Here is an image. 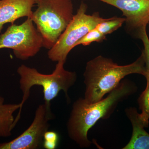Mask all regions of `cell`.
<instances>
[{"label": "cell", "instance_id": "cell-5", "mask_svg": "<svg viewBox=\"0 0 149 149\" xmlns=\"http://www.w3.org/2000/svg\"><path fill=\"white\" fill-rule=\"evenodd\" d=\"M88 8L87 4L81 2L66 29L48 51V58L52 61L65 62L68 54L75 47L77 42L99 23L105 20L106 18L100 16L99 12L88 14Z\"/></svg>", "mask_w": 149, "mask_h": 149}, {"label": "cell", "instance_id": "cell-12", "mask_svg": "<svg viewBox=\"0 0 149 149\" xmlns=\"http://www.w3.org/2000/svg\"><path fill=\"white\" fill-rule=\"evenodd\" d=\"M147 85L138 99V104L139 109L141 110V113H139V117L145 125L148 128L149 124V77L146 76Z\"/></svg>", "mask_w": 149, "mask_h": 149}, {"label": "cell", "instance_id": "cell-17", "mask_svg": "<svg viewBox=\"0 0 149 149\" xmlns=\"http://www.w3.org/2000/svg\"></svg>", "mask_w": 149, "mask_h": 149}, {"label": "cell", "instance_id": "cell-8", "mask_svg": "<svg viewBox=\"0 0 149 149\" xmlns=\"http://www.w3.org/2000/svg\"><path fill=\"white\" fill-rule=\"evenodd\" d=\"M120 10L125 17L126 32L137 37L149 23V0H97Z\"/></svg>", "mask_w": 149, "mask_h": 149}, {"label": "cell", "instance_id": "cell-14", "mask_svg": "<svg viewBox=\"0 0 149 149\" xmlns=\"http://www.w3.org/2000/svg\"><path fill=\"white\" fill-rule=\"evenodd\" d=\"M106 39V36L103 35L95 28H94L79 40L75 45V47L80 45L85 46L89 45L94 42H100Z\"/></svg>", "mask_w": 149, "mask_h": 149}, {"label": "cell", "instance_id": "cell-6", "mask_svg": "<svg viewBox=\"0 0 149 149\" xmlns=\"http://www.w3.org/2000/svg\"><path fill=\"white\" fill-rule=\"evenodd\" d=\"M43 44L42 35L30 17L19 25L12 24L0 35V49H11L17 58L21 60L36 56Z\"/></svg>", "mask_w": 149, "mask_h": 149}, {"label": "cell", "instance_id": "cell-15", "mask_svg": "<svg viewBox=\"0 0 149 149\" xmlns=\"http://www.w3.org/2000/svg\"><path fill=\"white\" fill-rule=\"evenodd\" d=\"M137 37L141 39L143 44L144 49L143 52L145 56L146 69V74L145 77H149V39L147 35L146 27L141 29L138 33Z\"/></svg>", "mask_w": 149, "mask_h": 149}, {"label": "cell", "instance_id": "cell-4", "mask_svg": "<svg viewBox=\"0 0 149 149\" xmlns=\"http://www.w3.org/2000/svg\"><path fill=\"white\" fill-rule=\"evenodd\" d=\"M37 8L32 19L42 36L43 47L49 49L55 45L73 15L71 0H35Z\"/></svg>", "mask_w": 149, "mask_h": 149}, {"label": "cell", "instance_id": "cell-2", "mask_svg": "<svg viewBox=\"0 0 149 149\" xmlns=\"http://www.w3.org/2000/svg\"><path fill=\"white\" fill-rule=\"evenodd\" d=\"M132 74H146L143 52L130 64L119 65L111 58L99 55L87 63L83 73L85 85L84 99L91 103L103 98L116 88L125 76Z\"/></svg>", "mask_w": 149, "mask_h": 149}, {"label": "cell", "instance_id": "cell-10", "mask_svg": "<svg viewBox=\"0 0 149 149\" xmlns=\"http://www.w3.org/2000/svg\"><path fill=\"white\" fill-rule=\"evenodd\" d=\"M125 113L132 125L133 132L129 143L123 149H149V134L145 130V125L139 117L135 107L126 109Z\"/></svg>", "mask_w": 149, "mask_h": 149}, {"label": "cell", "instance_id": "cell-7", "mask_svg": "<svg viewBox=\"0 0 149 149\" xmlns=\"http://www.w3.org/2000/svg\"><path fill=\"white\" fill-rule=\"evenodd\" d=\"M51 105L41 104L37 107L30 126L23 133L10 142L0 143V149H37L43 144L45 133L53 119Z\"/></svg>", "mask_w": 149, "mask_h": 149}, {"label": "cell", "instance_id": "cell-3", "mask_svg": "<svg viewBox=\"0 0 149 149\" xmlns=\"http://www.w3.org/2000/svg\"><path fill=\"white\" fill-rule=\"evenodd\" d=\"M65 62H57L55 68L50 74L41 73L34 68L21 65L17 72L20 77L19 88L22 92V100L20 103L21 108L15 118V121L18 122L21 116L23 105L30 95V90L34 86H41L43 88L45 103L51 105V102L58 95L61 91L64 92L67 100L69 99L68 91L70 88L76 83L77 75L76 72L65 69Z\"/></svg>", "mask_w": 149, "mask_h": 149}, {"label": "cell", "instance_id": "cell-1", "mask_svg": "<svg viewBox=\"0 0 149 149\" xmlns=\"http://www.w3.org/2000/svg\"><path fill=\"white\" fill-rule=\"evenodd\" d=\"M135 83L128 80L121 81L105 98L91 103L84 98H79L72 105L67 123L69 138L80 148H89L92 142L88 132L100 119L109 118L120 102L137 91Z\"/></svg>", "mask_w": 149, "mask_h": 149}, {"label": "cell", "instance_id": "cell-13", "mask_svg": "<svg viewBox=\"0 0 149 149\" xmlns=\"http://www.w3.org/2000/svg\"><path fill=\"white\" fill-rule=\"evenodd\" d=\"M125 22V17H113L106 19L105 20L99 23L95 28L102 34L106 36L120 28Z\"/></svg>", "mask_w": 149, "mask_h": 149}, {"label": "cell", "instance_id": "cell-11", "mask_svg": "<svg viewBox=\"0 0 149 149\" xmlns=\"http://www.w3.org/2000/svg\"><path fill=\"white\" fill-rule=\"evenodd\" d=\"M20 108V103L4 104V99L0 97V137L11 136L12 131L16 125L14 113Z\"/></svg>", "mask_w": 149, "mask_h": 149}, {"label": "cell", "instance_id": "cell-9", "mask_svg": "<svg viewBox=\"0 0 149 149\" xmlns=\"http://www.w3.org/2000/svg\"><path fill=\"white\" fill-rule=\"evenodd\" d=\"M35 0H0V33L5 24H13L17 19L30 17Z\"/></svg>", "mask_w": 149, "mask_h": 149}, {"label": "cell", "instance_id": "cell-16", "mask_svg": "<svg viewBox=\"0 0 149 149\" xmlns=\"http://www.w3.org/2000/svg\"><path fill=\"white\" fill-rule=\"evenodd\" d=\"M57 133L53 131L48 130L44 135L43 146L46 149H55L58 141Z\"/></svg>", "mask_w": 149, "mask_h": 149}]
</instances>
